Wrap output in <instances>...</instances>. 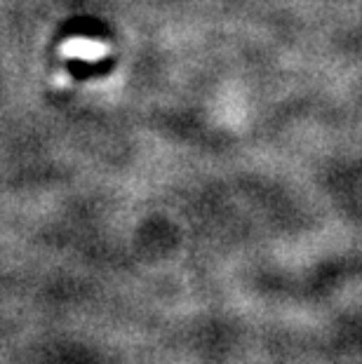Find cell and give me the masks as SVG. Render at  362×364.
Wrapping results in <instances>:
<instances>
[{
	"instance_id": "2",
	"label": "cell",
	"mask_w": 362,
	"mask_h": 364,
	"mask_svg": "<svg viewBox=\"0 0 362 364\" xmlns=\"http://www.w3.org/2000/svg\"><path fill=\"white\" fill-rule=\"evenodd\" d=\"M68 80H71V78H68V73H57L55 75V85H57V87H61V85H68Z\"/></svg>"
},
{
	"instance_id": "1",
	"label": "cell",
	"mask_w": 362,
	"mask_h": 364,
	"mask_svg": "<svg viewBox=\"0 0 362 364\" xmlns=\"http://www.w3.org/2000/svg\"><path fill=\"white\" fill-rule=\"evenodd\" d=\"M109 43L97 41V38L73 36L66 43H61L59 54L64 59H78V61H99L109 57Z\"/></svg>"
}]
</instances>
